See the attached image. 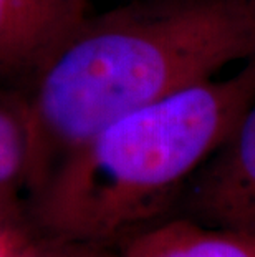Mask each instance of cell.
Here are the masks:
<instances>
[{"instance_id":"6da1fadb","label":"cell","mask_w":255,"mask_h":257,"mask_svg":"<svg viewBox=\"0 0 255 257\" xmlns=\"http://www.w3.org/2000/svg\"><path fill=\"white\" fill-rule=\"evenodd\" d=\"M252 60L255 0H133L88 14L27 81L30 198L113 119Z\"/></svg>"},{"instance_id":"7a4b0ae2","label":"cell","mask_w":255,"mask_h":257,"mask_svg":"<svg viewBox=\"0 0 255 257\" xmlns=\"http://www.w3.org/2000/svg\"><path fill=\"white\" fill-rule=\"evenodd\" d=\"M255 100V60L113 119L32 198L45 239L119 245L162 219Z\"/></svg>"},{"instance_id":"3957f363","label":"cell","mask_w":255,"mask_h":257,"mask_svg":"<svg viewBox=\"0 0 255 257\" xmlns=\"http://www.w3.org/2000/svg\"><path fill=\"white\" fill-rule=\"evenodd\" d=\"M181 216L255 240V100L184 188Z\"/></svg>"},{"instance_id":"277c9868","label":"cell","mask_w":255,"mask_h":257,"mask_svg":"<svg viewBox=\"0 0 255 257\" xmlns=\"http://www.w3.org/2000/svg\"><path fill=\"white\" fill-rule=\"evenodd\" d=\"M88 14V0H0V78L29 81Z\"/></svg>"},{"instance_id":"5b68a950","label":"cell","mask_w":255,"mask_h":257,"mask_svg":"<svg viewBox=\"0 0 255 257\" xmlns=\"http://www.w3.org/2000/svg\"><path fill=\"white\" fill-rule=\"evenodd\" d=\"M119 257H255V240L187 216L162 217L116 245Z\"/></svg>"},{"instance_id":"8992f818","label":"cell","mask_w":255,"mask_h":257,"mask_svg":"<svg viewBox=\"0 0 255 257\" xmlns=\"http://www.w3.org/2000/svg\"><path fill=\"white\" fill-rule=\"evenodd\" d=\"M32 126L24 91L0 90V221L14 226L22 191L29 193Z\"/></svg>"},{"instance_id":"52a82bcc","label":"cell","mask_w":255,"mask_h":257,"mask_svg":"<svg viewBox=\"0 0 255 257\" xmlns=\"http://www.w3.org/2000/svg\"><path fill=\"white\" fill-rule=\"evenodd\" d=\"M90 245H78L45 239L40 244H22L12 257H88Z\"/></svg>"},{"instance_id":"ba28073f","label":"cell","mask_w":255,"mask_h":257,"mask_svg":"<svg viewBox=\"0 0 255 257\" xmlns=\"http://www.w3.org/2000/svg\"><path fill=\"white\" fill-rule=\"evenodd\" d=\"M22 245L15 226L0 221V257H12Z\"/></svg>"},{"instance_id":"9c48e42d","label":"cell","mask_w":255,"mask_h":257,"mask_svg":"<svg viewBox=\"0 0 255 257\" xmlns=\"http://www.w3.org/2000/svg\"><path fill=\"white\" fill-rule=\"evenodd\" d=\"M88 257H119V255L110 252L108 247H93V245H90Z\"/></svg>"}]
</instances>
